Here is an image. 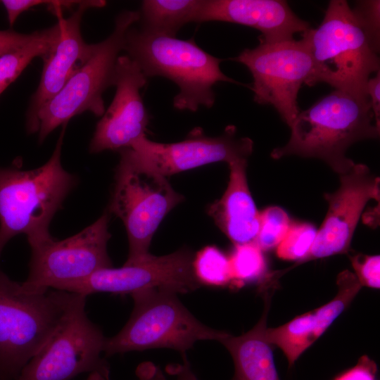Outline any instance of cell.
<instances>
[{
	"mask_svg": "<svg viewBox=\"0 0 380 380\" xmlns=\"http://www.w3.org/2000/svg\"><path fill=\"white\" fill-rule=\"evenodd\" d=\"M302 38L312 56L313 86L324 82L369 100L367 84L379 70V59L346 1H330L319 26L305 31Z\"/></svg>",
	"mask_w": 380,
	"mask_h": 380,
	"instance_id": "5",
	"label": "cell"
},
{
	"mask_svg": "<svg viewBox=\"0 0 380 380\" xmlns=\"http://www.w3.org/2000/svg\"><path fill=\"white\" fill-rule=\"evenodd\" d=\"M183 362L177 365H168L165 367L166 372L176 376L175 380H198L191 369L190 365L185 354L182 355ZM154 380H167L162 371L158 367L155 374Z\"/></svg>",
	"mask_w": 380,
	"mask_h": 380,
	"instance_id": "32",
	"label": "cell"
},
{
	"mask_svg": "<svg viewBox=\"0 0 380 380\" xmlns=\"http://www.w3.org/2000/svg\"><path fill=\"white\" fill-rule=\"evenodd\" d=\"M139 11H124L115 20L113 32L95 44L89 60L71 77L63 89L46 103L38 113V139L42 143L61 125L85 111L102 116L106 110L103 92L113 86L116 62L124 51L125 34L139 22Z\"/></svg>",
	"mask_w": 380,
	"mask_h": 380,
	"instance_id": "7",
	"label": "cell"
},
{
	"mask_svg": "<svg viewBox=\"0 0 380 380\" xmlns=\"http://www.w3.org/2000/svg\"><path fill=\"white\" fill-rule=\"evenodd\" d=\"M35 35L36 31L30 34H22L13 30H0V56L26 44Z\"/></svg>",
	"mask_w": 380,
	"mask_h": 380,
	"instance_id": "30",
	"label": "cell"
},
{
	"mask_svg": "<svg viewBox=\"0 0 380 380\" xmlns=\"http://www.w3.org/2000/svg\"><path fill=\"white\" fill-rule=\"evenodd\" d=\"M367 93L376 124L380 127V72L370 77L367 84Z\"/></svg>",
	"mask_w": 380,
	"mask_h": 380,
	"instance_id": "33",
	"label": "cell"
},
{
	"mask_svg": "<svg viewBox=\"0 0 380 380\" xmlns=\"http://www.w3.org/2000/svg\"><path fill=\"white\" fill-rule=\"evenodd\" d=\"M337 286V294L325 305L298 315L278 327H264V339L282 350L289 367L326 331L362 287L355 275L347 270L338 275Z\"/></svg>",
	"mask_w": 380,
	"mask_h": 380,
	"instance_id": "18",
	"label": "cell"
},
{
	"mask_svg": "<svg viewBox=\"0 0 380 380\" xmlns=\"http://www.w3.org/2000/svg\"><path fill=\"white\" fill-rule=\"evenodd\" d=\"M157 368L153 363L144 362L137 367L136 374L139 380H154ZM87 380H110V379L105 378L98 373H91Z\"/></svg>",
	"mask_w": 380,
	"mask_h": 380,
	"instance_id": "34",
	"label": "cell"
},
{
	"mask_svg": "<svg viewBox=\"0 0 380 380\" xmlns=\"http://www.w3.org/2000/svg\"><path fill=\"white\" fill-rule=\"evenodd\" d=\"M65 127L42 166L31 170L0 167V256L18 234L26 235L30 248L53 238L51 221L77 184V177L61 161Z\"/></svg>",
	"mask_w": 380,
	"mask_h": 380,
	"instance_id": "2",
	"label": "cell"
},
{
	"mask_svg": "<svg viewBox=\"0 0 380 380\" xmlns=\"http://www.w3.org/2000/svg\"><path fill=\"white\" fill-rule=\"evenodd\" d=\"M131 296V316L118 334L106 338V356L153 348H170L182 355L198 341L220 342L227 334L198 320L173 291L151 289Z\"/></svg>",
	"mask_w": 380,
	"mask_h": 380,
	"instance_id": "6",
	"label": "cell"
},
{
	"mask_svg": "<svg viewBox=\"0 0 380 380\" xmlns=\"http://www.w3.org/2000/svg\"><path fill=\"white\" fill-rule=\"evenodd\" d=\"M106 4L101 0L82 1L71 15L67 18L61 17L60 37L42 56L41 79L26 113L25 127L28 134L38 132L37 116L43 106L63 89L93 54L95 44H87L81 34L82 18L87 9L101 8Z\"/></svg>",
	"mask_w": 380,
	"mask_h": 380,
	"instance_id": "16",
	"label": "cell"
},
{
	"mask_svg": "<svg viewBox=\"0 0 380 380\" xmlns=\"http://www.w3.org/2000/svg\"><path fill=\"white\" fill-rule=\"evenodd\" d=\"M340 186L324 194L329 203L326 217L317 230L313 245L299 263L346 253L362 212L371 199L379 201V178L364 164H355L340 175Z\"/></svg>",
	"mask_w": 380,
	"mask_h": 380,
	"instance_id": "14",
	"label": "cell"
},
{
	"mask_svg": "<svg viewBox=\"0 0 380 380\" xmlns=\"http://www.w3.org/2000/svg\"><path fill=\"white\" fill-rule=\"evenodd\" d=\"M108 212L77 234L61 241L53 238L31 248L29 274L22 283L30 292L45 291L112 267L107 244Z\"/></svg>",
	"mask_w": 380,
	"mask_h": 380,
	"instance_id": "12",
	"label": "cell"
},
{
	"mask_svg": "<svg viewBox=\"0 0 380 380\" xmlns=\"http://www.w3.org/2000/svg\"><path fill=\"white\" fill-rule=\"evenodd\" d=\"M351 9L372 49L378 53L380 39V1H358Z\"/></svg>",
	"mask_w": 380,
	"mask_h": 380,
	"instance_id": "27",
	"label": "cell"
},
{
	"mask_svg": "<svg viewBox=\"0 0 380 380\" xmlns=\"http://www.w3.org/2000/svg\"><path fill=\"white\" fill-rule=\"evenodd\" d=\"M376 371V363L368 356L363 355L355 367L342 373L334 380H375Z\"/></svg>",
	"mask_w": 380,
	"mask_h": 380,
	"instance_id": "29",
	"label": "cell"
},
{
	"mask_svg": "<svg viewBox=\"0 0 380 380\" xmlns=\"http://www.w3.org/2000/svg\"><path fill=\"white\" fill-rule=\"evenodd\" d=\"M192 265L200 284L224 286L232 283L229 258L214 246L201 250L193 259Z\"/></svg>",
	"mask_w": 380,
	"mask_h": 380,
	"instance_id": "24",
	"label": "cell"
},
{
	"mask_svg": "<svg viewBox=\"0 0 380 380\" xmlns=\"http://www.w3.org/2000/svg\"><path fill=\"white\" fill-rule=\"evenodd\" d=\"M229 262L232 284L236 287L266 277L267 268L263 251L254 242L235 245Z\"/></svg>",
	"mask_w": 380,
	"mask_h": 380,
	"instance_id": "23",
	"label": "cell"
},
{
	"mask_svg": "<svg viewBox=\"0 0 380 380\" xmlns=\"http://www.w3.org/2000/svg\"><path fill=\"white\" fill-rule=\"evenodd\" d=\"M247 160L228 164L230 172L227 189L208 209V215L234 245L253 242L260 225V213L247 181Z\"/></svg>",
	"mask_w": 380,
	"mask_h": 380,
	"instance_id": "19",
	"label": "cell"
},
{
	"mask_svg": "<svg viewBox=\"0 0 380 380\" xmlns=\"http://www.w3.org/2000/svg\"><path fill=\"white\" fill-rule=\"evenodd\" d=\"M124 51L148 78L163 77L175 82L179 92L173 106L195 112L215 103L213 86L219 82L237 83L220 69L222 59L199 47L194 38L183 40L131 27L125 34Z\"/></svg>",
	"mask_w": 380,
	"mask_h": 380,
	"instance_id": "3",
	"label": "cell"
},
{
	"mask_svg": "<svg viewBox=\"0 0 380 380\" xmlns=\"http://www.w3.org/2000/svg\"><path fill=\"white\" fill-rule=\"evenodd\" d=\"M54 25L36 31L33 39L23 46L0 56V94L12 83L34 58L44 56L58 39L61 20Z\"/></svg>",
	"mask_w": 380,
	"mask_h": 380,
	"instance_id": "22",
	"label": "cell"
},
{
	"mask_svg": "<svg viewBox=\"0 0 380 380\" xmlns=\"http://www.w3.org/2000/svg\"><path fill=\"white\" fill-rule=\"evenodd\" d=\"M80 295L45 346L15 380H70L85 372L109 379L110 369L101 356L106 337L85 311Z\"/></svg>",
	"mask_w": 380,
	"mask_h": 380,
	"instance_id": "9",
	"label": "cell"
},
{
	"mask_svg": "<svg viewBox=\"0 0 380 380\" xmlns=\"http://www.w3.org/2000/svg\"><path fill=\"white\" fill-rule=\"evenodd\" d=\"M355 275L360 285L380 288V257L357 253L350 256Z\"/></svg>",
	"mask_w": 380,
	"mask_h": 380,
	"instance_id": "28",
	"label": "cell"
},
{
	"mask_svg": "<svg viewBox=\"0 0 380 380\" xmlns=\"http://www.w3.org/2000/svg\"><path fill=\"white\" fill-rule=\"evenodd\" d=\"M222 21L258 30L260 42L293 39L304 33L309 23L281 0H203L196 23Z\"/></svg>",
	"mask_w": 380,
	"mask_h": 380,
	"instance_id": "17",
	"label": "cell"
},
{
	"mask_svg": "<svg viewBox=\"0 0 380 380\" xmlns=\"http://www.w3.org/2000/svg\"><path fill=\"white\" fill-rule=\"evenodd\" d=\"M183 199L166 177L118 165L109 212L121 219L127 231L129 253L125 263L139 261L150 254L149 246L159 224Z\"/></svg>",
	"mask_w": 380,
	"mask_h": 380,
	"instance_id": "10",
	"label": "cell"
},
{
	"mask_svg": "<svg viewBox=\"0 0 380 380\" xmlns=\"http://www.w3.org/2000/svg\"><path fill=\"white\" fill-rule=\"evenodd\" d=\"M203 0H144L139 13L140 28L147 32L176 37L186 24L196 22Z\"/></svg>",
	"mask_w": 380,
	"mask_h": 380,
	"instance_id": "21",
	"label": "cell"
},
{
	"mask_svg": "<svg viewBox=\"0 0 380 380\" xmlns=\"http://www.w3.org/2000/svg\"><path fill=\"white\" fill-rule=\"evenodd\" d=\"M268 308L259 322L239 336L227 333L220 340L230 353L234 374L232 380H280L270 344L264 339Z\"/></svg>",
	"mask_w": 380,
	"mask_h": 380,
	"instance_id": "20",
	"label": "cell"
},
{
	"mask_svg": "<svg viewBox=\"0 0 380 380\" xmlns=\"http://www.w3.org/2000/svg\"><path fill=\"white\" fill-rule=\"evenodd\" d=\"M253 150V141L239 137L235 126H227L222 135L215 137L205 135L201 127H196L186 139L176 143L155 142L145 136L118 151V165L167 177L210 163L248 160Z\"/></svg>",
	"mask_w": 380,
	"mask_h": 380,
	"instance_id": "11",
	"label": "cell"
},
{
	"mask_svg": "<svg viewBox=\"0 0 380 380\" xmlns=\"http://www.w3.org/2000/svg\"><path fill=\"white\" fill-rule=\"evenodd\" d=\"M192 263V253L186 248L163 256L149 254L139 261L125 263L120 268L102 269L55 289L84 296L95 293L132 295L151 289H168L177 294L188 293L201 286Z\"/></svg>",
	"mask_w": 380,
	"mask_h": 380,
	"instance_id": "13",
	"label": "cell"
},
{
	"mask_svg": "<svg viewBox=\"0 0 380 380\" xmlns=\"http://www.w3.org/2000/svg\"><path fill=\"white\" fill-rule=\"evenodd\" d=\"M289 127V141L272 151V158H318L339 175L355 164L346 157L348 148L359 141L377 139L380 132L369 100L336 89L300 111Z\"/></svg>",
	"mask_w": 380,
	"mask_h": 380,
	"instance_id": "1",
	"label": "cell"
},
{
	"mask_svg": "<svg viewBox=\"0 0 380 380\" xmlns=\"http://www.w3.org/2000/svg\"><path fill=\"white\" fill-rule=\"evenodd\" d=\"M235 60L246 65L253 76L254 101L273 106L290 127L300 113V89L304 84L313 86V63L304 39L260 42L253 49H244Z\"/></svg>",
	"mask_w": 380,
	"mask_h": 380,
	"instance_id": "8",
	"label": "cell"
},
{
	"mask_svg": "<svg viewBox=\"0 0 380 380\" xmlns=\"http://www.w3.org/2000/svg\"><path fill=\"white\" fill-rule=\"evenodd\" d=\"M317 232L310 223H291L285 237L277 247V257L285 260H296V264L299 263L311 249Z\"/></svg>",
	"mask_w": 380,
	"mask_h": 380,
	"instance_id": "26",
	"label": "cell"
},
{
	"mask_svg": "<svg viewBox=\"0 0 380 380\" xmlns=\"http://www.w3.org/2000/svg\"><path fill=\"white\" fill-rule=\"evenodd\" d=\"M0 380H1V379H0Z\"/></svg>",
	"mask_w": 380,
	"mask_h": 380,
	"instance_id": "35",
	"label": "cell"
},
{
	"mask_svg": "<svg viewBox=\"0 0 380 380\" xmlns=\"http://www.w3.org/2000/svg\"><path fill=\"white\" fill-rule=\"evenodd\" d=\"M147 79L134 60L127 54L119 56L113 80L115 94L96 126L90 153L129 148L146 136L149 116L140 89Z\"/></svg>",
	"mask_w": 380,
	"mask_h": 380,
	"instance_id": "15",
	"label": "cell"
},
{
	"mask_svg": "<svg viewBox=\"0 0 380 380\" xmlns=\"http://www.w3.org/2000/svg\"><path fill=\"white\" fill-rule=\"evenodd\" d=\"M80 294L30 292L0 268V379L15 380L45 346Z\"/></svg>",
	"mask_w": 380,
	"mask_h": 380,
	"instance_id": "4",
	"label": "cell"
},
{
	"mask_svg": "<svg viewBox=\"0 0 380 380\" xmlns=\"http://www.w3.org/2000/svg\"><path fill=\"white\" fill-rule=\"evenodd\" d=\"M0 2L4 5L7 13L10 26H13L18 17L24 11L39 5L52 6L54 1L49 0H2Z\"/></svg>",
	"mask_w": 380,
	"mask_h": 380,
	"instance_id": "31",
	"label": "cell"
},
{
	"mask_svg": "<svg viewBox=\"0 0 380 380\" xmlns=\"http://www.w3.org/2000/svg\"><path fill=\"white\" fill-rule=\"evenodd\" d=\"M291 224L286 211L279 206H270L260 213V225L253 241L262 251L277 248Z\"/></svg>",
	"mask_w": 380,
	"mask_h": 380,
	"instance_id": "25",
	"label": "cell"
}]
</instances>
